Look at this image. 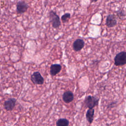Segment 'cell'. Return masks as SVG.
Returning a JSON list of instances; mask_svg holds the SVG:
<instances>
[{"label": "cell", "mask_w": 126, "mask_h": 126, "mask_svg": "<svg viewBox=\"0 0 126 126\" xmlns=\"http://www.w3.org/2000/svg\"><path fill=\"white\" fill-rule=\"evenodd\" d=\"M31 79L34 84L42 85L44 83V78L38 71L34 72L31 75Z\"/></svg>", "instance_id": "277c9868"}, {"label": "cell", "mask_w": 126, "mask_h": 126, "mask_svg": "<svg viewBox=\"0 0 126 126\" xmlns=\"http://www.w3.org/2000/svg\"><path fill=\"white\" fill-rule=\"evenodd\" d=\"M98 0H91V2H96Z\"/></svg>", "instance_id": "9a60e30c"}, {"label": "cell", "mask_w": 126, "mask_h": 126, "mask_svg": "<svg viewBox=\"0 0 126 126\" xmlns=\"http://www.w3.org/2000/svg\"><path fill=\"white\" fill-rule=\"evenodd\" d=\"M117 25L116 16L114 14H108L106 19V25L108 28H112Z\"/></svg>", "instance_id": "52a82bcc"}, {"label": "cell", "mask_w": 126, "mask_h": 126, "mask_svg": "<svg viewBox=\"0 0 126 126\" xmlns=\"http://www.w3.org/2000/svg\"><path fill=\"white\" fill-rule=\"evenodd\" d=\"M126 64V52L122 51L116 55L114 58V64L121 66Z\"/></svg>", "instance_id": "7a4b0ae2"}, {"label": "cell", "mask_w": 126, "mask_h": 126, "mask_svg": "<svg viewBox=\"0 0 126 126\" xmlns=\"http://www.w3.org/2000/svg\"><path fill=\"white\" fill-rule=\"evenodd\" d=\"M62 69V66L60 64H52L50 67V74L52 76H55L59 73Z\"/></svg>", "instance_id": "30bf717a"}, {"label": "cell", "mask_w": 126, "mask_h": 126, "mask_svg": "<svg viewBox=\"0 0 126 126\" xmlns=\"http://www.w3.org/2000/svg\"><path fill=\"white\" fill-rule=\"evenodd\" d=\"M85 45V42L82 39H76L72 44V48L75 51H80L84 46Z\"/></svg>", "instance_id": "ba28073f"}, {"label": "cell", "mask_w": 126, "mask_h": 126, "mask_svg": "<svg viewBox=\"0 0 126 126\" xmlns=\"http://www.w3.org/2000/svg\"><path fill=\"white\" fill-rule=\"evenodd\" d=\"M70 14L69 13H66L64 14H63L62 17H61V20L62 21L63 23H65L68 21V20L70 18Z\"/></svg>", "instance_id": "4fadbf2b"}, {"label": "cell", "mask_w": 126, "mask_h": 126, "mask_svg": "<svg viewBox=\"0 0 126 126\" xmlns=\"http://www.w3.org/2000/svg\"><path fill=\"white\" fill-rule=\"evenodd\" d=\"M28 7V4L25 1H19L16 4V11L19 14L24 13L27 11Z\"/></svg>", "instance_id": "5b68a950"}, {"label": "cell", "mask_w": 126, "mask_h": 126, "mask_svg": "<svg viewBox=\"0 0 126 126\" xmlns=\"http://www.w3.org/2000/svg\"><path fill=\"white\" fill-rule=\"evenodd\" d=\"M63 99L65 103L71 102L74 99V95L72 92L70 91H65L63 94Z\"/></svg>", "instance_id": "9c48e42d"}, {"label": "cell", "mask_w": 126, "mask_h": 126, "mask_svg": "<svg viewBox=\"0 0 126 126\" xmlns=\"http://www.w3.org/2000/svg\"><path fill=\"white\" fill-rule=\"evenodd\" d=\"M16 100L14 98H9L6 100L3 103V106L4 109L7 111L12 110L16 104Z\"/></svg>", "instance_id": "8992f818"}, {"label": "cell", "mask_w": 126, "mask_h": 126, "mask_svg": "<svg viewBox=\"0 0 126 126\" xmlns=\"http://www.w3.org/2000/svg\"><path fill=\"white\" fill-rule=\"evenodd\" d=\"M94 109H88L87 110L86 114V119L90 124L92 123L94 120Z\"/></svg>", "instance_id": "8fae6325"}, {"label": "cell", "mask_w": 126, "mask_h": 126, "mask_svg": "<svg viewBox=\"0 0 126 126\" xmlns=\"http://www.w3.org/2000/svg\"><path fill=\"white\" fill-rule=\"evenodd\" d=\"M69 121L65 118L59 119L56 122L57 126H68Z\"/></svg>", "instance_id": "7c38bea8"}, {"label": "cell", "mask_w": 126, "mask_h": 126, "mask_svg": "<svg viewBox=\"0 0 126 126\" xmlns=\"http://www.w3.org/2000/svg\"><path fill=\"white\" fill-rule=\"evenodd\" d=\"M117 13V15L119 17V18H121V17L124 16L125 15V13H124V11L122 9H120L119 10H118L116 12Z\"/></svg>", "instance_id": "5bb4252c"}, {"label": "cell", "mask_w": 126, "mask_h": 126, "mask_svg": "<svg viewBox=\"0 0 126 126\" xmlns=\"http://www.w3.org/2000/svg\"><path fill=\"white\" fill-rule=\"evenodd\" d=\"M98 100L99 98L96 96L88 95L85 99L84 103L89 109H93L98 104Z\"/></svg>", "instance_id": "3957f363"}, {"label": "cell", "mask_w": 126, "mask_h": 126, "mask_svg": "<svg viewBox=\"0 0 126 126\" xmlns=\"http://www.w3.org/2000/svg\"><path fill=\"white\" fill-rule=\"evenodd\" d=\"M49 20L54 28H58L61 26V21L59 15L54 11L51 10L49 13Z\"/></svg>", "instance_id": "6da1fadb"}]
</instances>
